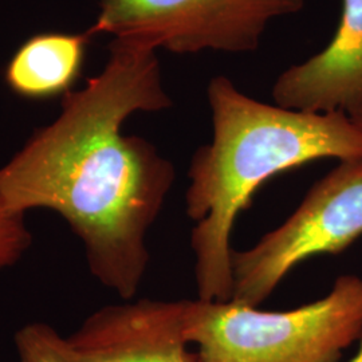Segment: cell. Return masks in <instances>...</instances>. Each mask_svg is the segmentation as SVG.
I'll use <instances>...</instances> for the list:
<instances>
[{"instance_id": "1", "label": "cell", "mask_w": 362, "mask_h": 362, "mask_svg": "<svg viewBox=\"0 0 362 362\" xmlns=\"http://www.w3.org/2000/svg\"><path fill=\"white\" fill-rule=\"evenodd\" d=\"M172 107L153 50L113 39L103 71L64 94L61 113L0 168V200L15 214L52 209L85 248L93 276L124 300L149 263L148 230L176 169L155 145L122 134L137 112Z\"/></svg>"}, {"instance_id": "2", "label": "cell", "mask_w": 362, "mask_h": 362, "mask_svg": "<svg viewBox=\"0 0 362 362\" xmlns=\"http://www.w3.org/2000/svg\"><path fill=\"white\" fill-rule=\"evenodd\" d=\"M212 140L200 146L188 169L185 212L194 279L202 300L233 298V224L257 189L275 175L321 158H362V129L346 113H309L257 101L230 78L207 88Z\"/></svg>"}, {"instance_id": "3", "label": "cell", "mask_w": 362, "mask_h": 362, "mask_svg": "<svg viewBox=\"0 0 362 362\" xmlns=\"http://www.w3.org/2000/svg\"><path fill=\"white\" fill-rule=\"evenodd\" d=\"M362 336V278H337L326 297L287 311L189 299L185 337L197 362H339Z\"/></svg>"}, {"instance_id": "4", "label": "cell", "mask_w": 362, "mask_h": 362, "mask_svg": "<svg viewBox=\"0 0 362 362\" xmlns=\"http://www.w3.org/2000/svg\"><path fill=\"white\" fill-rule=\"evenodd\" d=\"M306 0H101L91 37L106 34L173 54L255 52L272 21Z\"/></svg>"}, {"instance_id": "5", "label": "cell", "mask_w": 362, "mask_h": 362, "mask_svg": "<svg viewBox=\"0 0 362 362\" xmlns=\"http://www.w3.org/2000/svg\"><path fill=\"white\" fill-rule=\"evenodd\" d=\"M362 235V158L339 161L293 215L255 246L233 251L231 300L259 308L306 259L345 251Z\"/></svg>"}, {"instance_id": "6", "label": "cell", "mask_w": 362, "mask_h": 362, "mask_svg": "<svg viewBox=\"0 0 362 362\" xmlns=\"http://www.w3.org/2000/svg\"><path fill=\"white\" fill-rule=\"evenodd\" d=\"M188 300L139 299L105 306L69 342L79 362H197L185 337Z\"/></svg>"}, {"instance_id": "7", "label": "cell", "mask_w": 362, "mask_h": 362, "mask_svg": "<svg viewBox=\"0 0 362 362\" xmlns=\"http://www.w3.org/2000/svg\"><path fill=\"white\" fill-rule=\"evenodd\" d=\"M275 105L309 113L362 107V0H342L336 34L322 52L290 66L272 86Z\"/></svg>"}, {"instance_id": "8", "label": "cell", "mask_w": 362, "mask_h": 362, "mask_svg": "<svg viewBox=\"0 0 362 362\" xmlns=\"http://www.w3.org/2000/svg\"><path fill=\"white\" fill-rule=\"evenodd\" d=\"M91 35L49 33L28 39L6 71L11 90L27 98L65 94L77 79Z\"/></svg>"}, {"instance_id": "9", "label": "cell", "mask_w": 362, "mask_h": 362, "mask_svg": "<svg viewBox=\"0 0 362 362\" xmlns=\"http://www.w3.org/2000/svg\"><path fill=\"white\" fill-rule=\"evenodd\" d=\"M15 346L21 362H79L69 338L45 322L28 324L18 330Z\"/></svg>"}, {"instance_id": "10", "label": "cell", "mask_w": 362, "mask_h": 362, "mask_svg": "<svg viewBox=\"0 0 362 362\" xmlns=\"http://www.w3.org/2000/svg\"><path fill=\"white\" fill-rule=\"evenodd\" d=\"M31 242L33 235L27 228L25 215L7 209L0 200V270L13 266Z\"/></svg>"}, {"instance_id": "11", "label": "cell", "mask_w": 362, "mask_h": 362, "mask_svg": "<svg viewBox=\"0 0 362 362\" xmlns=\"http://www.w3.org/2000/svg\"><path fill=\"white\" fill-rule=\"evenodd\" d=\"M348 362H362V336L358 339V349H357L356 354Z\"/></svg>"}, {"instance_id": "12", "label": "cell", "mask_w": 362, "mask_h": 362, "mask_svg": "<svg viewBox=\"0 0 362 362\" xmlns=\"http://www.w3.org/2000/svg\"><path fill=\"white\" fill-rule=\"evenodd\" d=\"M350 118H351V121H353L360 129H362V107L357 113H354L353 116H350Z\"/></svg>"}]
</instances>
